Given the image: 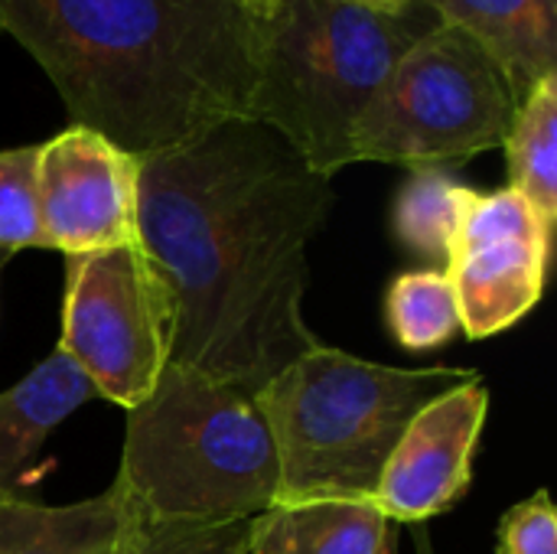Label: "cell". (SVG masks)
I'll return each mask as SVG.
<instances>
[{"label": "cell", "instance_id": "13", "mask_svg": "<svg viewBox=\"0 0 557 554\" xmlns=\"http://www.w3.org/2000/svg\"><path fill=\"white\" fill-rule=\"evenodd\" d=\"M91 398H98L95 389L59 349L13 389L0 392V496L10 493V483L39 454L46 438Z\"/></svg>", "mask_w": 557, "mask_h": 554}, {"label": "cell", "instance_id": "6", "mask_svg": "<svg viewBox=\"0 0 557 554\" xmlns=\"http://www.w3.org/2000/svg\"><path fill=\"white\" fill-rule=\"evenodd\" d=\"M516 101L463 29L437 23L395 62L352 137V163L450 170L503 147Z\"/></svg>", "mask_w": 557, "mask_h": 554}, {"label": "cell", "instance_id": "3", "mask_svg": "<svg viewBox=\"0 0 557 554\" xmlns=\"http://www.w3.org/2000/svg\"><path fill=\"white\" fill-rule=\"evenodd\" d=\"M111 487L131 522L209 529L271 509L281 467L255 395L166 362L153 392L127 408Z\"/></svg>", "mask_w": 557, "mask_h": 554}, {"label": "cell", "instance_id": "10", "mask_svg": "<svg viewBox=\"0 0 557 554\" xmlns=\"http://www.w3.org/2000/svg\"><path fill=\"white\" fill-rule=\"evenodd\" d=\"M486 415L490 389L476 372L473 379L428 402L408 421L372 496L388 522H428L467 496Z\"/></svg>", "mask_w": 557, "mask_h": 554}, {"label": "cell", "instance_id": "25", "mask_svg": "<svg viewBox=\"0 0 557 554\" xmlns=\"http://www.w3.org/2000/svg\"><path fill=\"white\" fill-rule=\"evenodd\" d=\"M10 261V251H0V264H7Z\"/></svg>", "mask_w": 557, "mask_h": 554}, {"label": "cell", "instance_id": "4", "mask_svg": "<svg viewBox=\"0 0 557 554\" xmlns=\"http://www.w3.org/2000/svg\"><path fill=\"white\" fill-rule=\"evenodd\" d=\"M476 369H398L317 343L258 395L281 490L294 500H372L408 421Z\"/></svg>", "mask_w": 557, "mask_h": 554}, {"label": "cell", "instance_id": "27", "mask_svg": "<svg viewBox=\"0 0 557 554\" xmlns=\"http://www.w3.org/2000/svg\"><path fill=\"white\" fill-rule=\"evenodd\" d=\"M0 271H3V264H0Z\"/></svg>", "mask_w": 557, "mask_h": 554}, {"label": "cell", "instance_id": "16", "mask_svg": "<svg viewBox=\"0 0 557 554\" xmlns=\"http://www.w3.org/2000/svg\"><path fill=\"white\" fill-rule=\"evenodd\" d=\"M476 196L480 193L457 183L450 170H414L395 196V238L408 251L434 264H447L450 245Z\"/></svg>", "mask_w": 557, "mask_h": 554}, {"label": "cell", "instance_id": "11", "mask_svg": "<svg viewBox=\"0 0 557 554\" xmlns=\"http://www.w3.org/2000/svg\"><path fill=\"white\" fill-rule=\"evenodd\" d=\"M447 26L463 29L503 72L519 101L557 75V0H418Z\"/></svg>", "mask_w": 557, "mask_h": 554}, {"label": "cell", "instance_id": "8", "mask_svg": "<svg viewBox=\"0 0 557 554\" xmlns=\"http://www.w3.org/2000/svg\"><path fill=\"white\" fill-rule=\"evenodd\" d=\"M552 238L555 222L516 189L503 186L473 199L444 264L467 340L499 336L539 307Z\"/></svg>", "mask_w": 557, "mask_h": 554}, {"label": "cell", "instance_id": "22", "mask_svg": "<svg viewBox=\"0 0 557 554\" xmlns=\"http://www.w3.org/2000/svg\"><path fill=\"white\" fill-rule=\"evenodd\" d=\"M408 532H411V539H414V549H418V554H434V542H431V529H428V522H414V526H408Z\"/></svg>", "mask_w": 557, "mask_h": 554}, {"label": "cell", "instance_id": "24", "mask_svg": "<svg viewBox=\"0 0 557 554\" xmlns=\"http://www.w3.org/2000/svg\"><path fill=\"white\" fill-rule=\"evenodd\" d=\"M379 554H401V526H392Z\"/></svg>", "mask_w": 557, "mask_h": 554}, {"label": "cell", "instance_id": "9", "mask_svg": "<svg viewBox=\"0 0 557 554\" xmlns=\"http://www.w3.org/2000/svg\"><path fill=\"white\" fill-rule=\"evenodd\" d=\"M137 173L134 153L82 124L36 144V206L46 248L72 258L134 245Z\"/></svg>", "mask_w": 557, "mask_h": 554}, {"label": "cell", "instance_id": "1", "mask_svg": "<svg viewBox=\"0 0 557 554\" xmlns=\"http://www.w3.org/2000/svg\"><path fill=\"white\" fill-rule=\"evenodd\" d=\"M330 209V176L251 118L140 157L137 242L173 294L170 362L258 395L313 349L307 245Z\"/></svg>", "mask_w": 557, "mask_h": 554}, {"label": "cell", "instance_id": "17", "mask_svg": "<svg viewBox=\"0 0 557 554\" xmlns=\"http://www.w3.org/2000/svg\"><path fill=\"white\" fill-rule=\"evenodd\" d=\"M385 323L408 353H431L460 333V307L450 278L441 268L405 271L388 284Z\"/></svg>", "mask_w": 557, "mask_h": 554}, {"label": "cell", "instance_id": "7", "mask_svg": "<svg viewBox=\"0 0 557 554\" xmlns=\"http://www.w3.org/2000/svg\"><path fill=\"white\" fill-rule=\"evenodd\" d=\"M173 294L134 245L65 258L59 353L75 362L98 398L140 405L170 362Z\"/></svg>", "mask_w": 557, "mask_h": 554}, {"label": "cell", "instance_id": "26", "mask_svg": "<svg viewBox=\"0 0 557 554\" xmlns=\"http://www.w3.org/2000/svg\"><path fill=\"white\" fill-rule=\"evenodd\" d=\"M0 33H3V23H0Z\"/></svg>", "mask_w": 557, "mask_h": 554}, {"label": "cell", "instance_id": "12", "mask_svg": "<svg viewBox=\"0 0 557 554\" xmlns=\"http://www.w3.org/2000/svg\"><path fill=\"white\" fill-rule=\"evenodd\" d=\"M395 522L372 500H294L251 519L248 554H379Z\"/></svg>", "mask_w": 557, "mask_h": 554}, {"label": "cell", "instance_id": "5", "mask_svg": "<svg viewBox=\"0 0 557 554\" xmlns=\"http://www.w3.org/2000/svg\"><path fill=\"white\" fill-rule=\"evenodd\" d=\"M408 16L339 0H281L261 20L251 121L277 131L317 173L352 163V137L405 49L421 36Z\"/></svg>", "mask_w": 557, "mask_h": 554}, {"label": "cell", "instance_id": "15", "mask_svg": "<svg viewBox=\"0 0 557 554\" xmlns=\"http://www.w3.org/2000/svg\"><path fill=\"white\" fill-rule=\"evenodd\" d=\"M509 189L525 196L548 222L557 219V75L542 78L516 108L503 140Z\"/></svg>", "mask_w": 557, "mask_h": 554}, {"label": "cell", "instance_id": "18", "mask_svg": "<svg viewBox=\"0 0 557 554\" xmlns=\"http://www.w3.org/2000/svg\"><path fill=\"white\" fill-rule=\"evenodd\" d=\"M46 248L36 206V144L0 150V251Z\"/></svg>", "mask_w": 557, "mask_h": 554}, {"label": "cell", "instance_id": "14", "mask_svg": "<svg viewBox=\"0 0 557 554\" xmlns=\"http://www.w3.org/2000/svg\"><path fill=\"white\" fill-rule=\"evenodd\" d=\"M127 513L114 487L69 506L0 496V554H117Z\"/></svg>", "mask_w": 557, "mask_h": 554}, {"label": "cell", "instance_id": "19", "mask_svg": "<svg viewBox=\"0 0 557 554\" xmlns=\"http://www.w3.org/2000/svg\"><path fill=\"white\" fill-rule=\"evenodd\" d=\"M248 532L251 519L228 522V526H144L131 522L117 554H248Z\"/></svg>", "mask_w": 557, "mask_h": 554}, {"label": "cell", "instance_id": "2", "mask_svg": "<svg viewBox=\"0 0 557 554\" xmlns=\"http://www.w3.org/2000/svg\"><path fill=\"white\" fill-rule=\"evenodd\" d=\"M0 23L72 124L137 160L251 114L261 20L238 0H0Z\"/></svg>", "mask_w": 557, "mask_h": 554}, {"label": "cell", "instance_id": "21", "mask_svg": "<svg viewBox=\"0 0 557 554\" xmlns=\"http://www.w3.org/2000/svg\"><path fill=\"white\" fill-rule=\"evenodd\" d=\"M339 3H352V7H362V10L388 13V16H408L418 0H339Z\"/></svg>", "mask_w": 557, "mask_h": 554}, {"label": "cell", "instance_id": "23", "mask_svg": "<svg viewBox=\"0 0 557 554\" xmlns=\"http://www.w3.org/2000/svg\"><path fill=\"white\" fill-rule=\"evenodd\" d=\"M238 3H242L255 20H268V16L277 10V3H281V0H238Z\"/></svg>", "mask_w": 557, "mask_h": 554}, {"label": "cell", "instance_id": "20", "mask_svg": "<svg viewBox=\"0 0 557 554\" xmlns=\"http://www.w3.org/2000/svg\"><path fill=\"white\" fill-rule=\"evenodd\" d=\"M496 554H557V516L548 490H539L503 516Z\"/></svg>", "mask_w": 557, "mask_h": 554}]
</instances>
